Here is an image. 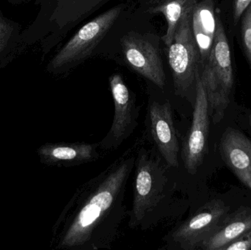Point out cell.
<instances>
[{
	"label": "cell",
	"mask_w": 251,
	"mask_h": 250,
	"mask_svg": "<svg viewBox=\"0 0 251 250\" xmlns=\"http://www.w3.org/2000/svg\"><path fill=\"white\" fill-rule=\"evenodd\" d=\"M138 141L104 170L79 186L64 215L61 246L72 250H110L128 211L127 183Z\"/></svg>",
	"instance_id": "6da1fadb"
},
{
	"label": "cell",
	"mask_w": 251,
	"mask_h": 250,
	"mask_svg": "<svg viewBox=\"0 0 251 250\" xmlns=\"http://www.w3.org/2000/svg\"><path fill=\"white\" fill-rule=\"evenodd\" d=\"M138 141L134 164L132 207L128 227L136 228L159 206L168 188L169 166L156 148L147 149ZM171 168V167H170Z\"/></svg>",
	"instance_id": "7a4b0ae2"
},
{
	"label": "cell",
	"mask_w": 251,
	"mask_h": 250,
	"mask_svg": "<svg viewBox=\"0 0 251 250\" xmlns=\"http://www.w3.org/2000/svg\"><path fill=\"white\" fill-rule=\"evenodd\" d=\"M199 71L207 95L212 121L217 124L224 119L234 85L231 50L219 17L212 50L206 63Z\"/></svg>",
	"instance_id": "3957f363"
},
{
	"label": "cell",
	"mask_w": 251,
	"mask_h": 250,
	"mask_svg": "<svg viewBox=\"0 0 251 250\" xmlns=\"http://www.w3.org/2000/svg\"><path fill=\"white\" fill-rule=\"evenodd\" d=\"M192 13L184 16L168 46V61L172 72L174 91L178 96H187L199 70L200 57L192 30Z\"/></svg>",
	"instance_id": "277c9868"
},
{
	"label": "cell",
	"mask_w": 251,
	"mask_h": 250,
	"mask_svg": "<svg viewBox=\"0 0 251 250\" xmlns=\"http://www.w3.org/2000/svg\"><path fill=\"white\" fill-rule=\"evenodd\" d=\"M123 9L122 5L116 6L84 25L57 53L51 67L76 66L86 60L114 25Z\"/></svg>",
	"instance_id": "5b68a950"
},
{
	"label": "cell",
	"mask_w": 251,
	"mask_h": 250,
	"mask_svg": "<svg viewBox=\"0 0 251 250\" xmlns=\"http://www.w3.org/2000/svg\"><path fill=\"white\" fill-rule=\"evenodd\" d=\"M229 206L221 200H212L202 205L178 227L173 229L164 240L173 248L199 250L203 242L229 212Z\"/></svg>",
	"instance_id": "8992f818"
},
{
	"label": "cell",
	"mask_w": 251,
	"mask_h": 250,
	"mask_svg": "<svg viewBox=\"0 0 251 250\" xmlns=\"http://www.w3.org/2000/svg\"><path fill=\"white\" fill-rule=\"evenodd\" d=\"M114 103V117L110 130L99 142L103 151H115L133 133L138 125L139 110L135 98L127 88L122 76L114 73L109 79Z\"/></svg>",
	"instance_id": "52a82bcc"
},
{
	"label": "cell",
	"mask_w": 251,
	"mask_h": 250,
	"mask_svg": "<svg viewBox=\"0 0 251 250\" xmlns=\"http://www.w3.org/2000/svg\"><path fill=\"white\" fill-rule=\"evenodd\" d=\"M193 121L183 141L181 159L190 174L197 173L207 154L209 132V106L207 95L201 79L200 71L196 73V101Z\"/></svg>",
	"instance_id": "ba28073f"
},
{
	"label": "cell",
	"mask_w": 251,
	"mask_h": 250,
	"mask_svg": "<svg viewBox=\"0 0 251 250\" xmlns=\"http://www.w3.org/2000/svg\"><path fill=\"white\" fill-rule=\"evenodd\" d=\"M146 121L148 133L159 155L171 168L178 167L180 145L169 101L151 103Z\"/></svg>",
	"instance_id": "9c48e42d"
},
{
	"label": "cell",
	"mask_w": 251,
	"mask_h": 250,
	"mask_svg": "<svg viewBox=\"0 0 251 250\" xmlns=\"http://www.w3.org/2000/svg\"><path fill=\"white\" fill-rule=\"evenodd\" d=\"M121 44L126 63L139 74L164 88L166 76L162 57L148 36L129 32L122 38Z\"/></svg>",
	"instance_id": "30bf717a"
},
{
	"label": "cell",
	"mask_w": 251,
	"mask_h": 250,
	"mask_svg": "<svg viewBox=\"0 0 251 250\" xmlns=\"http://www.w3.org/2000/svg\"><path fill=\"white\" fill-rule=\"evenodd\" d=\"M221 157L228 168L251 191V141L243 132L227 128L220 142Z\"/></svg>",
	"instance_id": "8fae6325"
},
{
	"label": "cell",
	"mask_w": 251,
	"mask_h": 250,
	"mask_svg": "<svg viewBox=\"0 0 251 250\" xmlns=\"http://www.w3.org/2000/svg\"><path fill=\"white\" fill-rule=\"evenodd\" d=\"M218 17L212 0L199 1L192 13L191 26L200 57L199 70L203 67L213 45Z\"/></svg>",
	"instance_id": "7c38bea8"
},
{
	"label": "cell",
	"mask_w": 251,
	"mask_h": 250,
	"mask_svg": "<svg viewBox=\"0 0 251 250\" xmlns=\"http://www.w3.org/2000/svg\"><path fill=\"white\" fill-rule=\"evenodd\" d=\"M251 229V208L240 207L224 217L199 250H224L228 244Z\"/></svg>",
	"instance_id": "4fadbf2b"
},
{
	"label": "cell",
	"mask_w": 251,
	"mask_h": 250,
	"mask_svg": "<svg viewBox=\"0 0 251 250\" xmlns=\"http://www.w3.org/2000/svg\"><path fill=\"white\" fill-rule=\"evenodd\" d=\"M199 0H151L147 11L152 14L163 15L166 19L167 30L162 37L166 46H169L174 39L176 30L181 19L193 13Z\"/></svg>",
	"instance_id": "5bb4252c"
},
{
	"label": "cell",
	"mask_w": 251,
	"mask_h": 250,
	"mask_svg": "<svg viewBox=\"0 0 251 250\" xmlns=\"http://www.w3.org/2000/svg\"><path fill=\"white\" fill-rule=\"evenodd\" d=\"M100 151L101 150L99 142H75L51 148L50 156L58 162L69 166H79L98 160L100 157Z\"/></svg>",
	"instance_id": "9a60e30c"
},
{
	"label": "cell",
	"mask_w": 251,
	"mask_h": 250,
	"mask_svg": "<svg viewBox=\"0 0 251 250\" xmlns=\"http://www.w3.org/2000/svg\"><path fill=\"white\" fill-rule=\"evenodd\" d=\"M242 38L246 57L251 66V4L242 16Z\"/></svg>",
	"instance_id": "2e32d148"
},
{
	"label": "cell",
	"mask_w": 251,
	"mask_h": 250,
	"mask_svg": "<svg viewBox=\"0 0 251 250\" xmlns=\"http://www.w3.org/2000/svg\"><path fill=\"white\" fill-rule=\"evenodd\" d=\"M224 250H251V229L228 244Z\"/></svg>",
	"instance_id": "e0dca14e"
},
{
	"label": "cell",
	"mask_w": 251,
	"mask_h": 250,
	"mask_svg": "<svg viewBox=\"0 0 251 250\" xmlns=\"http://www.w3.org/2000/svg\"><path fill=\"white\" fill-rule=\"evenodd\" d=\"M251 4V0H234L233 2V17L235 23L241 19L246 9Z\"/></svg>",
	"instance_id": "ac0fdd59"
},
{
	"label": "cell",
	"mask_w": 251,
	"mask_h": 250,
	"mask_svg": "<svg viewBox=\"0 0 251 250\" xmlns=\"http://www.w3.org/2000/svg\"><path fill=\"white\" fill-rule=\"evenodd\" d=\"M11 31L10 25L0 18V51L4 48Z\"/></svg>",
	"instance_id": "d6986e66"
},
{
	"label": "cell",
	"mask_w": 251,
	"mask_h": 250,
	"mask_svg": "<svg viewBox=\"0 0 251 250\" xmlns=\"http://www.w3.org/2000/svg\"><path fill=\"white\" fill-rule=\"evenodd\" d=\"M249 124H250V126L251 128V114H249Z\"/></svg>",
	"instance_id": "ffe728a7"
}]
</instances>
